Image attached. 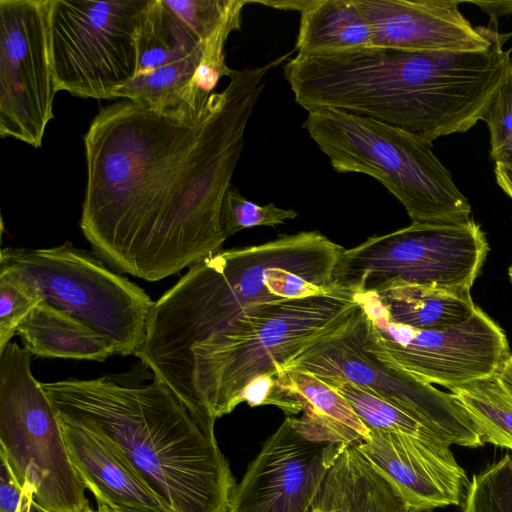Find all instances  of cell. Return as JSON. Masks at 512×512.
<instances>
[{
	"label": "cell",
	"mask_w": 512,
	"mask_h": 512,
	"mask_svg": "<svg viewBox=\"0 0 512 512\" xmlns=\"http://www.w3.org/2000/svg\"><path fill=\"white\" fill-rule=\"evenodd\" d=\"M372 29V47L404 51H483L497 32L474 28L460 1L356 0Z\"/></svg>",
	"instance_id": "16"
},
{
	"label": "cell",
	"mask_w": 512,
	"mask_h": 512,
	"mask_svg": "<svg viewBox=\"0 0 512 512\" xmlns=\"http://www.w3.org/2000/svg\"><path fill=\"white\" fill-rule=\"evenodd\" d=\"M203 54V43L188 57L135 76L118 88L114 98H124L142 108L180 120L201 115L210 96L196 84V70Z\"/></svg>",
	"instance_id": "21"
},
{
	"label": "cell",
	"mask_w": 512,
	"mask_h": 512,
	"mask_svg": "<svg viewBox=\"0 0 512 512\" xmlns=\"http://www.w3.org/2000/svg\"><path fill=\"white\" fill-rule=\"evenodd\" d=\"M0 271L22 279L40 300L107 338L117 355H137L155 301L128 278L71 242L47 249L7 247Z\"/></svg>",
	"instance_id": "7"
},
{
	"label": "cell",
	"mask_w": 512,
	"mask_h": 512,
	"mask_svg": "<svg viewBox=\"0 0 512 512\" xmlns=\"http://www.w3.org/2000/svg\"><path fill=\"white\" fill-rule=\"evenodd\" d=\"M309 512H411L396 487L355 444L328 470Z\"/></svg>",
	"instance_id": "18"
},
{
	"label": "cell",
	"mask_w": 512,
	"mask_h": 512,
	"mask_svg": "<svg viewBox=\"0 0 512 512\" xmlns=\"http://www.w3.org/2000/svg\"><path fill=\"white\" fill-rule=\"evenodd\" d=\"M355 446L396 487L411 512L461 504L469 482L447 442L370 429Z\"/></svg>",
	"instance_id": "15"
},
{
	"label": "cell",
	"mask_w": 512,
	"mask_h": 512,
	"mask_svg": "<svg viewBox=\"0 0 512 512\" xmlns=\"http://www.w3.org/2000/svg\"><path fill=\"white\" fill-rule=\"evenodd\" d=\"M59 420L121 452L176 512H228L236 486L214 431L163 381L120 375L42 383Z\"/></svg>",
	"instance_id": "2"
},
{
	"label": "cell",
	"mask_w": 512,
	"mask_h": 512,
	"mask_svg": "<svg viewBox=\"0 0 512 512\" xmlns=\"http://www.w3.org/2000/svg\"><path fill=\"white\" fill-rule=\"evenodd\" d=\"M474 4L478 5L483 11L487 12L492 19L506 14L512 13V1H498V2H482L473 1Z\"/></svg>",
	"instance_id": "33"
},
{
	"label": "cell",
	"mask_w": 512,
	"mask_h": 512,
	"mask_svg": "<svg viewBox=\"0 0 512 512\" xmlns=\"http://www.w3.org/2000/svg\"><path fill=\"white\" fill-rule=\"evenodd\" d=\"M508 274H509L510 280L512 281V265L509 267Z\"/></svg>",
	"instance_id": "37"
},
{
	"label": "cell",
	"mask_w": 512,
	"mask_h": 512,
	"mask_svg": "<svg viewBox=\"0 0 512 512\" xmlns=\"http://www.w3.org/2000/svg\"><path fill=\"white\" fill-rule=\"evenodd\" d=\"M201 43L213 36L248 0H164Z\"/></svg>",
	"instance_id": "28"
},
{
	"label": "cell",
	"mask_w": 512,
	"mask_h": 512,
	"mask_svg": "<svg viewBox=\"0 0 512 512\" xmlns=\"http://www.w3.org/2000/svg\"><path fill=\"white\" fill-rule=\"evenodd\" d=\"M463 512H512L511 455L506 454L472 476Z\"/></svg>",
	"instance_id": "26"
},
{
	"label": "cell",
	"mask_w": 512,
	"mask_h": 512,
	"mask_svg": "<svg viewBox=\"0 0 512 512\" xmlns=\"http://www.w3.org/2000/svg\"><path fill=\"white\" fill-rule=\"evenodd\" d=\"M488 251L486 236L473 219L457 224L411 223L345 249L335 284L352 295L392 283L471 290Z\"/></svg>",
	"instance_id": "9"
},
{
	"label": "cell",
	"mask_w": 512,
	"mask_h": 512,
	"mask_svg": "<svg viewBox=\"0 0 512 512\" xmlns=\"http://www.w3.org/2000/svg\"><path fill=\"white\" fill-rule=\"evenodd\" d=\"M39 302L40 298L22 279L10 272L0 271V353Z\"/></svg>",
	"instance_id": "29"
},
{
	"label": "cell",
	"mask_w": 512,
	"mask_h": 512,
	"mask_svg": "<svg viewBox=\"0 0 512 512\" xmlns=\"http://www.w3.org/2000/svg\"><path fill=\"white\" fill-rule=\"evenodd\" d=\"M304 127L338 173L379 181L406 209L412 223L469 221L471 206L432 143L407 130L335 109L308 112Z\"/></svg>",
	"instance_id": "6"
},
{
	"label": "cell",
	"mask_w": 512,
	"mask_h": 512,
	"mask_svg": "<svg viewBox=\"0 0 512 512\" xmlns=\"http://www.w3.org/2000/svg\"><path fill=\"white\" fill-rule=\"evenodd\" d=\"M60 425L71 462L97 503L111 510L176 512L109 442L82 427Z\"/></svg>",
	"instance_id": "17"
},
{
	"label": "cell",
	"mask_w": 512,
	"mask_h": 512,
	"mask_svg": "<svg viewBox=\"0 0 512 512\" xmlns=\"http://www.w3.org/2000/svg\"><path fill=\"white\" fill-rule=\"evenodd\" d=\"M505 40L483 51L370 47L320 56L313 72L318 107L368 117L433 142L472 128L512 71Z\"/></svg>",
	"instance_id": "4"
},
{
	"label": "cell",
	"mask_w": 512,
	"mask_h": 512,
	"mask_svg": "<svg viewBox=\"0 0 512 512\" xmlns=\"http://www.w3.org/2000/svg\"><path fill=\"white\" fill-rule=\"evenodd\" d=\"M364 330L359 306L344 324L305 346L278 371L351 382L414 416L450 445L484 446L480 431L453 394L381 361L365 348Z\"/></svg>",
	"instance_id": "10"
},
{
	"label": "cell",
	"mask_w": 512,
	"mask_h": 512,
	"mask_svg": "<svg viewBox=\"0 0 512 512\" xmlns=\"http://www.w3.org/2000/svg\"><path fill=\"white\" fill-rule=\"evenodd\" d=\"M372 292L392 322L420 330L461 324L476 309L467 289L392 283Z\"/></svg>",
	"instance_id": "23"
},
{
	"label": "cell",
	"mask_w": 512,
	"mask_h": 512,
	"mask_svg": "<svg viewBox=\"0 0 512 512\" xmlns=\"http://www.w3.org/2000/svg\"><path fill=\"white\" fill-rule=\"evenodd\" d=\"M148 0H49L58 91L113 99L137 75L138 33Z\"/></svg>",
	"instance_id": "11"
},
{
	"label": "cell",
	"mask_w": 512,
	"mask_h": 512,
	"mask_svg": "<svg viewBox=\"0 0 512 512\" xmlns=\"http://www.w3.org/2000/svg\"><path fill=\"white\" fill-rule=\"evenodd\" d=\"M56 93L49 0H1L0 136L41 147Z\"/></svg>",
	"instance_id": "13"
},
{
	"label": "cell",
	"mask_w": 512,
	"mask_h": 512,
	"mask_svg": "<svg viewBox=\"0 0 512 512\" xmlns=\"http://www.w3.org/2000/svg\"><path fill=\"white\" fill-rule=\"evenodd\" d=\"M353 296L364 315L365 348L429 384L451 389L493 376L511 355L504 331L477 306L461 324L420 330L392 322L374 292Z\"/></svg>",
	"instance_id": "12"
},
{
	"label": "cell",
	"mask_w": 512,
	"mask_h": 512,
	"mask_svg": "<svg viewBox=\"0 0 512 512\" xmlns=\"http://www.w3.org/2000/svg\"><path fill=\"white\" fill-rule=\"evenodd\" d=\"M344 250L313 230L216 252L155 301L136 356L172 388L192 348L246 309L341 291L335 271Z\"/></svg>",
	"instance_id": "3"
},
{
	"label": "cell",
	"mask_w": 512,
	"mask_h": 512,
	"mask_svg": "<svg viewBox=\"0 0 512 512\" xmlns=\"http://www.w3.org/2000/svg\"><path fill=\"white\" fill-rule=\"evenodd\" d=\"M84 512H112V510L103 503H97V509H93L89 506Z\"/></svg>",
	"instance_id": "35"
},
{
	"label": "cell",
	"mask_w": 512,
	"mask_h": 512,
	"mask_svg": "<svg viewBox=\"0 0 512 512\" xmlns=\"http://www.w3.org/2000/svg\"><path fill=\"white\" fill-rule=\"evenodd\" d=\"M424 512H432V510L431 511H424Z\"/></svg>",
	"instance_id": "38"
},
{
	"label": "cell",
	"mask_w": 512,
	"mask_h": 512,
	"mask_svg": "<svg viewBox=\"0 0 512 512\" xmlns=\"http://www.w3.org/2000/svg\"><path fill=\"white\" fill-rule=\"evenodd\" d=\"M358 308L343 290L250 307L192 348L171 389L196 412L214 419L229 414L251 382L276 375Z\"/></svg>",
	"instance_id": "5"
},
{
	"label": "cell",
	"mask_w": 512,
	"mask_h": 512,
	"mask_svg": "<svg viewBox=\"0 0 512 512\" xmlns=\"http://www.w3.org/2000/svg\"><path fill=\"white\" fill-rule=\"evenodd\" d=\"M497 184L512 199V164L495 163Z\"/></svg>",
	"instance_id": "32"
},
{
	"label": "cell",
	"mask_w": 512,
	"mask_h": 512,
	"mask_svg": "<svg viewBox=\"0 0 512 512\" xmlns=\"http://www.w3.org/2000/svg\"><path fill=\"white\" fill-rule=\"evenodd\" d=\"M16 342L0 353V456L46 512H84L90 505L58 414Z\"/></svg>",
	"instance_id": "8"
},
{
	"label": "cell",
	"mask_w": 512,
	"mask_h": 512,
	"mask_svg": "<svg viewBox=\"0 0 512 512\" xmlns=\"http://www.w3.org/2000/svg\"><path fill=\"white\" fill-rule=\"evenodd\" d=\"M449 390L464 407L485 443L512 450V396L496 374Z\"/></svg>",
	"instance_id": "25"
},
{
	"label": "cell",
	"mask_w": 512,
	"mask_h": 512,
	"mask_svg": "<svg viewBox=\"0 0 512 512\" xmlns=\"http://www.w3.org/2000/svg\"><path fill=\"white\" fill-rule=\"evenodd\" d=\"M281 384L299 400L302 416L297 423L319 441L355 444L368 436L347 399L315 375L302 371H278Z\"/></svg>",
	"instance_id": "22"
},
{
	"label": "cell",
	"mask_w": 512,
	"mask_h": 512,
	"mask_svg": "<svg viewBox=\"0 0 512 512\" xmlns=\"http://www.w3.org/2000/svg\"><path fill=\"white\" fill-rule=\"evenodd\" d=\"M0 459V512H46L23 489L8 462Z\"/></svg>",
	"instance_id": "31"
},
{
	"label": "cell",
	"mask_w": 512,
	"mask_h": 512,
	"mask_svg": "<svg viewBox=\"0 0 512 512\" xmlns=\"http://www.w3.org/2000/svg\"><path fill=\"white\" fill-rule=\"evenodd\" d=\"M297 216L295 210L279 208L274 203L256 204L246 199L231 184L222 202L221 226L228 238L243 229L257 226L275 227Z\"/></svg>",
	"instance_id": "27"
},
{
	"label": "cell",
	"mask_w": 512,
	"mask_h": 512,
	"mask_svg": "<svg viewBox=\"0 0 512 512\" xmlns=\"http://www.w3.org/2000/svg\"><path fill=\"white\" fill-rule=\"evenodd\" d=\"M496 375L504 389L512 396V354L502 364Z\"/></svg>",
	"instance_id": "34"
},
{
	"label": "cell",
	"mask_w": 512,
	"mask_h": 512,
	"mask_svg": "<svg viewBox=\"0 0 512 512\" xmlns=\"http://www.w3.org/2000/svg\"><path fill=\"white\" fill-rule=\"evenodd\" d=\"M268 64L233 70L201 115L180 120L121 100L84 135L80 228L108 266L158 281L222 250L221 208Z\"/></svg>",
	"instance_id": "1"
},
{
	"label": "cell",
	"mask_w": 512,
	"mask_h": 512,
	"mask_svg": "<svg viewBox=\"0 0 512 512\" xmlns=\"http://www.w3.org/2000/svg\"><path fill=\"white\" fill-rule=\"evenodd\" d=\"M349 444L318 441L286 417L236 484L228 512H309L324 478Z\"/></svg>",
	"instance_id": "14"
},
{
	"label": "cell",
	"mask_w": 512,
	"mask_h": 512,
	"mask_svg": "<svg viewBox=\"0 0 512 512\" xmlns=\"http://www.w3.org/2000/svg\"><path fill=\"white\" fill-rule=\"evenodd\" d=\"M490 132V157L512 164V71L493 95L482 119Z\"/></svg>",
	"instance_id": "30"
},
{
	"label": "cell",
	"mask_w": 512,
	"mask_h": 512,
	"mask_svg": "<svg viewBox=\"0 0 512 512\" xmlns=\"http://www.w3.org/2000/svg\"><path fill=\"white\" fill-rule=\"evenodd\" d=\"M112 512H138V511H133V510H128V509H118V510H112Z\"/></svg>",
	"instance_id": "36"
},
{
	"label": "cell",
	"mask_w": 512,
	"mask_h": 512,
	"mask_svg": "<svg viewBox=\"0 0 512 512\" xmlns=\"http://www.w3.org/2000/svg\"><path fill=\"white\" fill-rule=\"evenodd\" d=\"M16 334L24 348L39 357L102 362L116 354L103 335L42 300L20 323Z\"/></svg>",
	"instance_id": "20"
},
{
	"label": "cell",
	"mask_w": 512,
	"mask_h": 512,
	"mask_svg": "<svg viewBox=\"0 0 512 512\" xmlns=\"http://www.w3.org/2000/svg\"><path fill=\"white\" fill-rule=\"evenodd\" d=\"M300 13L295 50L300 55H325L372 47V29L356 0L287 1Z\"/></svg>",
	"instance_id": "19"
},
{
	"label": "cell",
	"mask_w": 512,
	"mask_h": 512,
	"mask_svg": "<svg viewBox=\"0 0 512 512\" xmlns=\"http://www.w3.org/2000/svg\"><path fill=\"white\" fill-rule=\"evenodd\" d=\"M137 44V75L180 61L202 45L164 0H148Z\"/></svg>",
	"instance_id": "24"
}]
</instances>
